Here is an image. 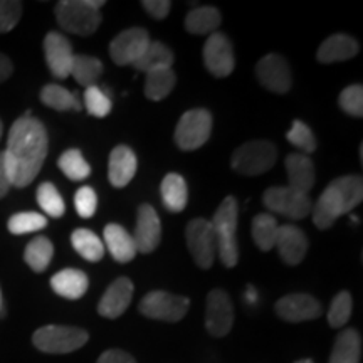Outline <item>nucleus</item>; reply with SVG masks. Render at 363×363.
I'll list each match as a JSON object with an SVG mask.
<instances>
[{"label": "nucleus", "mask_w": 363, "mask_h": 363, "mask_svg": "<svg viewBox=\"0 0 363 363\" xmlns=\"http://www.w3.org/2000/svg\"><path fill=\"white\" fill-rule=\"evenodd\" d=\"M276 249L281 259L288 266H296L305 259L308 252V239L301 229L293 224H284L278 227L276 234Z\"/></svg>", "instance_id": "19"}, {"label": "nucleus", "mask_w": 363, "mask_h": 363, "mask_svg": "<svg viewBox=\"0 0 363 363\" xmlns=\"http://www.w3.org/2000/svg\"><path fill=\"white\" fill-rule=\"evenodd\" d=\"M11 187H12V180H11V175H9L6 157H4V152H2L0 153V199L6 197Z\"/></svg>", "instance_id": "46"}, {"label": "nucleus", "mask_w": 363, "mask_h": 363, "mask_svg": "<svg viewBox=\"0 0 363 363\" xmlns=\"http://www.w3.org/2000/svg\"><path fill=\"white\" fill-rule=\"evenodd\" d=\"M138 169L135 152L126 145H118L111 150L110 163H108V179L110 184L116 189H123L133 180Z\"/></svg>", "instance_id": "20"}, {"label": "nucleus", "mask_w": 363, "mask_h": 363, "mask_svg": "<svg viewBox=\"0 0 363 363\" xmlns=\"http://www.w3.org/2000/svg\"><path fill=\"white\" fill-rule=\"evenodd\" d=\"M131 298H133V283L121 276L108 286L98 303V313L108 320H116L128 310Z\"/></svg>", "instance_id": "18"}, {"label": "nucleus", "mask_w": 363, "mask_h": 363, "mask_svg": "<svg viewBox=\"0 0 363 363\" xmlns=\"http://www.w3.org/2000/svg\"><path fill=\"white\" fill-rule=\"evenodd\" d=\"M220 12L212 6L192 9L185 17V29L195 35H211L220 26Z\"/></svg>", "instance_id": "26"}, {"label": "nucleus", "mask_w": 363, "mask_h": 363, "mask_svg": "<svg viewBox=\"0 0 363 363\" xmlns=\"http://www.w3.org/2000/svg\"><path fill=\"white\" fill-rule=\"evenodd\" d=\"M9 233L13 235H24L38 233L48 227V219L38 212H19L9 219Z\"/></svg>", "instance_id": "36"}, {"label": "nucleus", "mask_w": 363, "mask_h": 363, "mask_svg": "<svg viewBox=\"0 0 363 363\" xmlns=\"http://www.w3.org/2000/svg\"><path fill=\"white\" fill-rule=\"evenodd\" d=\"M177 76L172 71V67H162V69H155L147 72V81H145V94L152 101H160V99L167 98L175 88Z\"/></svg>", "instance_id": "30"}, {"label": "nucleus", "mask_w": 363, "mask_h": 363, "mask_svg": "<svg viewBox=\"0 0 363 363\" xmlns=\"http://www.w3.org/2000/svg\"><path fill=\"white\" fill-rule=\"evenodd\" d=\"M286 138L288 142L301 150L303 155H310L316 150V138L313 135V131L306 123H303L301 120H294L291 128H289L288 133H286Z\"/></svg>", "instance_id": "38"}, {"label": "nucleus", "mask_w": 363, "mask_h": 363, "mask_svg": "<svg viewBox=\"0 0 363 363\" xmlns=\"http://www.w3.org/2000/svg\"><path fill=\"white\" fill-rule=\"evenodd\" d=\"M38 202L45 214L54 217V219L65 216V201H62L61 194L57 192V189L54 187L51 182H44V184L39 185Z\"/></svg>", "instance_id": "37"}, {"label": "nucleus", "mask_w": 363, "mask_h": 363, "mask_svg": "<svg viewBox=\"0 0 363 363\" xmlns=\"http://www.w3.org/2000/svg\"><path fill=\"white\" fill-rule=\"evenodd\" d=\"M174 65V52L170 51L163 43H158V40H150V44L145 48L133 66L136 71L142 72H150L155 69H162V67H172Z\"/></svg>", "instance_id": "27"}, {"label": "nucleus", "mask_w": 363, "mask_h": 363, "mask_svg": "<svg viewBox=\"0 0 363 363\" xmlns=\"http://www.w3.org/2000/svg\"><path fill=\"white\" fill-rule=\"evenodd\" d=\"M234 306L224 289H212L207 296L206 328L212 337L222 338L233 330Z\"/></svg>", "instance_id": "12"}, {"label": "nucleus", "mask_w": 363, "mask_h": 363, "mask_svg": "<svg viewBox=\"0 0 363 363\" xmlns=\"http://www.w3.org/2000/svg\"><path fill=\"white\" fill-rule=\"evenodd\" d=\"M104 244L113 259L118 262H130L135 259L136 247L133 238L128 230L120 224H108L104 227Z\"/></svg>", "instance_id": "24"}, {"label": "nucleus", "mask_w": 363, "mask_h": 363, "mask_svg": "<svg viewBox=\"0 0 363 363\" xmlns=\"http://www.w3.org/2000/svg\"><path fill=\"white\" fill-rule=\"evenodd\" d=\"M190 299L185 296H175L167 291H152L145 296L138 305V311L150 320L169 321L177 323L187 315Z\"/></svg>", "instance_id": "8"}, {"label": "nucleus", "mask_w": 363, "mask_h": 363, "mask_svg": "<svg viewBox=\"0 0 363 363\" xmlns=\"http://www.w3.org/2000/svg\"><path fill=\"white\" fill-rule=\"evenodd\" d=\"M362 199L363 182L360 175H345L335 179L313 206V222L318 229H330L338 217L348 214L362 202Z\"/></svg>", "instance_id": "2"}, {"label": "nucleus", "mask_w": 363, "mask_h": 363, "mask_svg": "<svg viewBox=\"0 0 363 363\" xmlns=\"http://www.w3.org/2000/svg\"><path fill=\"white\" fill-rule=\"evenodd\" d=\"M88 331L78 328V326L48 325L39 328L33 335V343L38 350L44 353H54V355L79 350L81 347L88 343Z\"/></svg>", "instance_id": "5"}, {"label": "nucleus", "mask_w": 363, "mask_h": 363, "mask_svg": "<svg viewBox=\"0 0 363 363\" xmlns=\"http://www.w3.org/2000/svg\"><path fill=\"white\" fill-rule=\"evenodd\" d=\"M40 101H43L48 108H51V110H56V111L83 110L78 96L59 84H45L44 88L40 89Z\"/></svg>", "instance_id": "29"}, {"label": "nucleus", "mask_w": 363, "mask_h": 363, "mask_svg": "<svg viewBox=\"0 0 363 363\" xmlns=\"http://www.w3.org/2000/svg\"><path fill=\"white\" fill-rule=\"evenodd\" d=\"M142 6L145 7V11H147L150 16L155 17L157 21H162L169 16L172 2H169V0H143Z\"/></svg>", "instance_id": "44"}, {"label": "nucleus", "mask_w": 363, "mask_h": 363, "mask_svg": "<svg viewBox=\"0 0 363 363\" xmlns=\"http://www.w3.org/2000/svg\"><path fill=\"white\" fill-rule=\"evenodd\" d=\"M362 337L357 330L347 328L340 331L335 340L328 363H360Z\"/></svg>", "instance_id": "25"}, {"label": "nucleus", "mask_w": 363, "mask_h": 363, "mask_svg": "<svg viewBox=\"0 0 363 363\" xmlns=\"http://www.w3.org/2000/svg\"><path fill=\"white\" fill-rule=\"evenodd\" d=\"M279 224L271 214H259L252 220V239L262 252L271 251L274 247L276 234Z\"/></svg>", "instance_id": "34"}, {"label": "nucleus", "mask_w": 363, "mask_h": 363, "mask_svg": "<svg viewBox=\"0 0 363 363\" xmlns=\"http://www.w3.org/2000/svg\"><path fill=\"white\" fill-rule=\"evenodd\" d=\"M340 108L348 115L362 118L363 116V88L362 84H352L345 88L338 96Z\"/></svg>", "instance_id": "41"}, {"label": "nucleus", "mask_w": 363, "mask_h": 363, "mask_svg": "<svg viewBox=\"0 0 363 363\" xmlns=\"http://www.w3.org/2000/svg\"><path fill=\"white\" fill-rule=\"evenodd\" d=\"M2 130H4V126H2V121H0V138H2Z\"/></svg>", "instance_id": "50"}, {"label": "nucleus", "mask_w": 363, "mask_h": 363, "mask_svg": "<svg viewBox=\"0 0 363 363\" xmlns=\"http://www.w3.org/2000/svg\"><path fill=\"white\" fill-rule=\"evenodd\" d=\"M286 174H288L289 184L286 187L293 189L294 192L306 194L315 185V165L311 158L303 153H289L284 160Z\"/></svg>", "instance_id": "21"}, {"label": "nucleus", "mask_w": 363, "mask_h": 363, "mask_svg": "<svg viewBox=\"0 0 363 363\" xmlns=\"http://www.w3.org/2000/svg\"><path fill=\"white\" fill-rule=\"evenodd\" d=\"M353 308V299L352 294L348 291L338 293L337 296L331 301L330 311H328V323L333 328H342V326L347 325V321L350 320Z\"/></svg>", "instance_id": "40"}, {"label": "nucleus", "mask_w": 363, "mask_h": 363, "mask_svg": "<svg viewBox=\"0 0 363 363\" xmlns=\"http://www.w3.org/2000/svg\"><path fill=\"white\" fill-rule=\"evenodd\" d=\"M54 256L52 242L44 235H38L27 244L24 261L34 272H44Z\"/></svg>", "instance_id": "33"}, {"label": "nucleus", "mask_w": 363, "mask_h": 363, "mask_svg": "<svg viewBox=\"0 0 363 363\" xmlns=\"http://www.w3.org/2000/svg\"><path fill=\"white\" fill-rule=\"evenodd\" d=\"M4 313V299H2V291H0V315Z\"/></svg>", "instance_id": "48"}, {"label": "nucleus", "mask_w": 363, "mask_h": 363, "mask_svg": "<svg viewBox=\"0 0 363 363\" xmlns=\"http://www.w3.org/2000/svg\"><path fill=\"white\" fill-rule=\"evenodd\" d=\"M238 202L235 197H225L212 217L211 224L217 240V256L225 267H234L239 261L238 247Z\"/></svg>", "instance_id": "3"}, {"label": "nucleus", "mask_w": 363, "mask_h": 363, "mask_svg": "<svg viewBox=\"0 0 363 363\" xmlns=\"http://www.w3.org/2000/svg\"><path fill=\"white\" fill-rule=\"evenodd\" d=\"M212 115L207 110L197 108L182 115L175 128V143L180 150L192 152L201 148L211 138Z\"/></svg>", "instance_id": "7"}, {"label": "nucleus", "mask_w": 363, "mask_h": 363, "mask_svg": "<svg viewBox=\"0 0 363 363\" xmlns=\"http://www.w3.org/2000/svg\"><path fill=\"white\" fill-rule=\"evenodd\" d=\"M22 2L19 0H0V34H6L19 24Z\"/></svg>", "instance_id": "42"}, {"label": "nucleus", "mask_w": 363, "mask_h": 363, "mask_svg": "<svg viewBox=\"0 0 363 363\" xmlns=\"http://www.w3.org/2000/svg\"><path fill=\"white\" fill-rule=\"evenodd\" d=\"M103 0H62L56 6V19L61 29L78 35H91L101 24Z\"/></svg>", "instance_id": "4"}, {"label": "nucleus", "mask_w": 363, "mask_h": 363, "mask_svg": "<svg viewBox=\"0 0 363 363\" xmlns=\"http://www.w3.org/2000/svg\"><path fill=\"white\" fill-rule=\"evenodd\" d=\"M358 51H360V45L352 35L333 34L320 45L316 57L323 65H331V62L348 61V59L355 57Z\"/></svg>", "instance_id": "22"}, {"label": "nucleus", "mask_w": 363, "mask_h": 363, "mask_svg": "<svg viewBox=\"0 0 363 363\" xmlns=\"http://www.w3.org/2000/svg\"><path fill=\"white\" fill-rule=\"evenodd\" d=\"M74 207L78 211V214L84 219H88L96 212L98 207V195L93 189L88 187H81L78 192L74 195Z\"/></svg>", "instance_id": "43"}, {"label": "nucleus", "mask_w": 363, "mask_h": 363, "mask_svg": "<svg viewBox=\"0 0 363 363\" xmlns=\"http://www.w3.org/2000/svg\"><path fill=\"white\" fill-rule=\"evenodd\" d=\"M262 202L271 212L288 217V219L299 220L311 214L313 202L310 195L294 192L289 187H271L262 195Z\"/></svg>", "instance_id": "10"}, {"label": "nucleus", "mask_w": 363, "mask_h": 363, "mask_svg": "<svg viewBox=\"0 0 363 363\" xmlns=\"http://www.w3.org/2000/svg\"><path fill=\"white\" fill-rule=\"evenodd\" d=\"M71 244L81 257L89 262H98L104 256V244L93 230L76 229L71 234Z\"/></svg>", "instance_id": "31"}, {"label": "nucleus", "mask_w": 363, "mask_h": 363, "mask_svg": "<svg viewBox=\"0 0 363 363\" xmlns=\"http://www.w3.org/2000/svg\"><path fill=\"white\" fill-rule=\"evenodd\" d=\"M278 160V150L267 140H252L235 150L230 165L238 174L254 177L271 170Z\"/></svg>", "instance_id": "6"}, {"label": "nucleus", "mask_w": 363, "mask_h": 363, "mask_svg": "<svg viewBox=\"0 0 363 363\" xmlns=\"http://www.w3.org/2000/svg\"><path fill=\"white\" fill-rule=\"evenodd\" d=\"M98 363H136V360L123 350H108L98 358Z\"/></svg>", "instance_id": "45"}, {"label": "nucleus", "mask_w": 363, "mask_h": 363, "mask_svg": "<svg viewBox=\"0 0 363 363\" xmlns=\"http://www.w3.org/2000/svg\"><path fill=\"white\" fill-rule=\"evenodd\" d=\"M185 238H187V247L192 254L195 264L202 269L212 267L217 256V240L211 220H190L187 230H185Z\"/></svg>", "instance_id": "9"}, {"label": "nucleus", "mask_w": 363, "mask_h": 363, "mask_svg": "<svg viewBox=\"0 0 363 363\" xmlns=\"http://www.w3.org/2000/svg\"><path fill=\"white\" fill-rule=\"evenodd\" d=\"M257 81L271 93L284 94L291 88V69L288 61L279 54H267L256 66Z\"/></svg>", "instance_id": "13"}, {"label": "nucleus", "mask_w": 363, "mask_h": 363, "mask_svg": "<svg viewBox=\"0 0 363 363\" xmlns=\"http://www.w3.org/2000/svg\"><path fill=\"white\" fill-rule=\"evenodd\" d=\"M13 72V66L11 62V59L7 56H4V54H0V83H4V81H7L11 78V74Z\"/></svg>", "instance_id": "47"}, {"label": "nucleus", "mask_w": 363, "mask_h": 363, "mask_svg": "<svg viewBox=\"0 0 363 363\" xmlns=\"http://www.w3.org/2000/svg\"><path fill=\"white\" fill-rule=\"evenodd\" d=\"M276 315L288 323L316 320L321 315V305L316 298L305 293H294L276 303Z\"/></svg>", "instance_id": "16"}, {"label": "nucleus", "mask_w": 363, "mask_h": 363, "mask_svg": "<svg viewBox=\"0 0 363 363\" xmlns=\"http://www.w3.org/2000/svg\"><path fill=\"white\" fill-rule=\"evenodd\" d=\"M162 201L167 211L170 212H182L187 206L189 190L185 184L184 177L179 174H169L162 180L160 185Z\"/></svg>", "instance_id": "28"}, {"label": "nucleus", "mask_w": 363, "mask_h": 363, "mask_svg": "<svg viewBox=\"0 0 363 363\" xmlns=\"http://www.w3.org/2000/svg\"><path fill=\"white\" fill-rule=\"evenodd\" d=\"M57 165L62 174L72 182H81L88 179L91 174L89 163L84 160L83 153H81L78 148H71L62 153V155L59 157Z\"/></svg>", "instance_id": "35"}, {"label": "nucleus", "mask_w": 363, "mask_h": 363, "mask_svg": "<svg viewBox=\"0 0 363 363\" xmlns=\"http://www.w3.org/2000/svg\"><path fill=\"white\" fill-rule=\"evenodd\" d=\"M148 44L150 35L147 30L140 29V27H131L111 40L110 56L118 66H131L142 56Z\"/></svg>", "instance_id": "15"}, {"label": "nucleus", "mask_w": 363, "mask_h": 363, "mask_svg": "<svg viewBox=\"0 0 363 363\" xmlns=\"http://www.w3.org/2000/svg\"><path fill=\"white\" fill-rule=\"evenodd\" d=\"M136 252L150 254L158 247L162 239V224L157 211L150 203H143L138 207L136 214V227L133 235Z\"/></svg>", "instance_id": "14"}, {"label": "nucleus", "mask_w": 363, "mask_h": 363, "mask_svg": "<svg viewBox=\"0 0 363 363\" xmlns=\"http://www.w3.org/2000/svg\"><path fill=\"white\" fill-rule=\"evenodd\" d=\"M84 106L91 116L104 118L110 115L113 104L106 91H103L99 86H89L84 91Z\"/></svg>", "instance_id": "39"}, {"label": "nucleus", "mask_w": 363, "mask_h": 363, "mask_svg": "<svg viewBox=\"0 0 363 363\" xmlns=\"http://www.w3.org/2000/svg\"><path fill=\"white\" fill-rule=\"evenodd\" d=\"M294 363H313V360H310V358H303V360H298Z\"/></svg>", "instance_id": "49"}, {"label": "nucleus", "mask_w": 363, "mask_h": 363, "mask_svg": "<svg viewBox=\"0 0 363 363\" xmlns=\"http://www.w3.org/2000/svg\"><path fill=\"white\" fill-rule=\"evenodd\" d=\"M203 65L216 78H227L233 74L235 66L234 48L225 34L214 33L208 35L203 45Z\"/></svg>", "instance_id": "11"}, {"label": "nucleus", "mask_w": 363, "mask_h": 363, "mask_svg": "<svg viewBox=\"0 0 363 363\" xmlns=\"http://www.w3.org/2000/svg\"><path fill=\"white\" fill-rule=\"evenodd\" d=\"M103 72V62L98 57L83 56V54H74L71 66V76L78 81V84L89 88L96 86L99 76Z\"/></svg>", "instance_id": "32"}, {"label": "nucleus", "mask_w": 363, "mask_h": 363, "mask_svg": "<svg viewBox=\"0 0 363 363\" xmlns=\"http://www.w3.org/2000/svg\"><path fill=\"white\" fill-rule=\"evenodd\" d=\"M44 56L49 71H51L54 78L66 79L67 76H71V66L74 52H72L71 43L67 40L66 35L59 33H49L45 35Z\"/></svg>", "instance_id": "17"}, {"label": "nucleus", "mask_w": 363, "mask_h": 363, "mask_svg": "<svg viewBox=\"0 0 363 363\" xmlns=\"http://www.w3.org/2000/svg\"><path fill=\"white\" fill-rule=\"evenodd\" d=\"M48 131L34 116H21L9 131L7 150L4 152L12 187L24 189L33 184L48 155Z\"/></svg>", "instance_id": "1"}, {"label": "nucleus", "mask_w": 363, "mask_h": 363, "mask_svg": "<svg viewBox=\"0 0 363 363\" xmlns=\"http://www.w3.org/2000/svg\"><path fill=\"white\" fill-rule=\"evenodd\" d=\"M88 276H86L83 271L72 269V267L59 271L51 278L52 291L66 299L83 298L86 291H88Z\"/></svg>", "instance_id": "23"}]
</instances>
